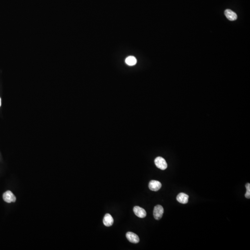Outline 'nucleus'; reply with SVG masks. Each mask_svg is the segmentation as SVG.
Segmentation results:
<instances>
[{"instance_id": "obj_7", "label": "nucleus", "mask_w": 250, "mask_h": 250, "mask_svg": "<svg viewBox=\"0 0 250 250\" xmlns=\"http://www.w3.org/2000/svg\"><path fill=\"white\" fill-rule=\"evenodd\" d=\"M189 197V196L188 195L184 193H180L177 195L176 200L180 204H186L188 202Z\"/></svg>"}, {"instance_id": "obj_5", "label": "nucleus", "mask_w": 250, "mask_h": 250, "mask_svg": "<svg viewBox=\"0 0 250 250\" xmlns=\"http://www.w3.org/2000/svg\"><path fill=\"white\" fill-rule=\"evenodd\" d=\"M134 212L135 215L140 218H144L146 216V212L143 208L139 206H135L134 208Z\"/></svg>"}, {"instance_id": "obj_1", "label": "nucleus", "mask_w": 250, "mask_h": 250, "mask_svg": "<svg viewBox=\"0 0 250 250\" xmlns=\"http://www.w3.org/2000/svg\"><path fill=\"white\" fill-rule=\"evenodd\" d=\"M154 162L156 166L160 170H164L167 168V164L165 159L162 157H158L156 158Z\"/></svg>"}, {"instance_id": "obj_12", "label": "nucleus", "mask_w": 250, "mask_h": 250, "mask_svg": "<svg viewBox=\"0 0 250 250\" xmlns=\"http://www.w3.org/2000/svg\"><path fill=\"white\" fill-rule=\"evenodd\" d=\"M1 99L0 98V107H1Z\"/></svg>"}, {"instance_id": "obj_9", "label": "nucleus", "mask_w": 250, "mask_h": 250, "mask_svg": "<svg viewBox=\"0 0 250 250\" xmlns=\"http://www.w3.org/2000/svg\"><path fill=\"white\" fill-rule=\"evenodd\" d=\"M103 222L105 226H111L114 223L113 218L110 214H106L104 217Z\"/></svg>"}, {"instance_id": "obj_10", "label": "nucleus", "mask_w": 250, "mask_h": 250, "mask_svg": "<svg viewBox=\"0 0 250 250\" xmlns=\"http://www.w3.org/2000/svg\"><path fill=\"white\" fill-rule=\"evenodd\" d=\"M125 62L127 65L132 66L135 65L137 63V59L134 56H129L126 59Z\"/></svg>"}, {"instance_id": "obj_4", "label": "nucleus", "mask_w": 250, "mask_h": 250, "mask_svg": "<svg viewBox=\"0 0 250 250\" xmlns=\"http://www.w3.org/2000/svg\"><path fill=\"white\" fill-rule=\"evenodd\" d=\"M162 184L160 182L156 180H151L149 184V188L154 191H157L161 189Z\"/></svg>"}, {"instance_id": "obj_2", "label": "nucleus", "mask_w": 250, "mask_h": 250, "mask_svg": "<svg viewBox=\"0 0 250 250\" xmlns=\"http://www.w3.org/2000/svg\"><path fill=\"white\" fill-rule=\"evenodd\" d=\"M164 212V209L162 206L160 205L156 206L154 210V217L156 220H160L163 216Z\"/></svg>"}, {"instance_id": "obj_8", "label": "nucleus", "mask_w": 250, "mask_h": 250, "mask_svg": "<svg viewBox=\"0 0 250 250\" xmlns=\"http://www.w3.org/2000/svg\"><path fill=\"white\" fill-rule=\"evenodd\" d=\"M225 15L228 20L231 21H234L237 20V15L235 12L230 9H226L225 11Z\"/></svg>"}, {"instance_id": "obj_11", "label": "nucleus", "mask_w": 250, "mask_h": 250, "mask_svg": "<svg viewBox=\"0 0 250 250\" xmlns=\"http://www.w3.org/2000/svg\"><path fill=\"white\" fill-rule=\"evenodd\" d=\"M246 192L245 194V197L246 198L250 199V184L247 183L246 185Z\"/></svg>"}, {"instance_id": "obj_3", "label": "nucleus", "mask_w": 250, "mask_h": 250, "mask_svg": "<svg viewBox=\"0 0 250 250\" xmlns=\"http://www.w3.org/2000/svg\"><path fill=\"white\" fill-rule=\"evenodd\" d=\"M3 199L4 201L7 203L14 202L16 200V197L14 196V194L9 190H8L4 194Z\"/></svg>"}, {"instance_id": "obj_6", "label": "nucleus", "mask_w": 250, "mask_h": 250, "mask_svg": "<svg viewBox=\"0 0 250 250\" xmlns=\"http://www.w3.org/2000/svg\"><path fill=\"white\" fill-rule=\"evenodd\" d=\"M127 239L132 243L137 244L139 242V237L137 234L132 232H127L126 234Z\"/></svg>"}]
</instances>
